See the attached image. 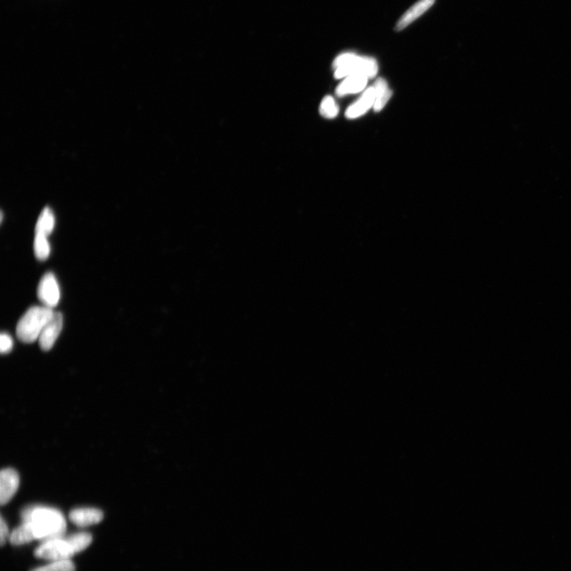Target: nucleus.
I'll use <instances>...</instances> for the list:
<instances>
[{
	"label": "nucleus",
	"instance_id": "f257e3e1",
	"mask_svg": "<svg viewBox=\"0 0 571 571\" xmlns=\"http://www.w3.org/2000/svg\"><path fill=\"white\" fill-rule=\"evenodd\" d=\"M22 519L30 525L37 541L61 537L66 531L67 523L62 512L48 506H30L22 512Z\"/></svg>",
	"mask_w": 571,
	"mask_h": 571
},
{
	"label": "nucleus",
	"instance_id": "f03ea898",
	"mask_svg": "<svg viewBox=\"0 0 571 571\" xmlns=\"http://www.w3.org/2000/svg\"><path fill=\"white\" fill-rule=\"evenodd\" d=\"M54 314L53 309L45 306L30 308L18 322L16 327L18 339L23 343H30L36 341Z\"/></svg>",
	"mask_w": 571,
	"mask_h": 571
},
{
	"label": "nucleus",
	"instance_id": "7ed1b4c3",
	"mask_svg": "<svg viewBox=\"0 0 571 571\" xmlns=\"http://www.w3.org/2000/svg\"><path fill=\"white\" fill-rule=\"evenodd\" d=\"M335 78L341 79L350 76L373 78L378 73V64L372 57H360L346 53L337 57L334 62Z\"/></svg>",
	"mask_w": 571,
	"mask_h": 571
},
{
	"label": "nucleus",
	"instance_id": "20e7f679",
	"mask_svg": "<svg viewBox=\"0 0 571 571\" xmlns=\"http://www.w3.org/2000/svg\"><path fill=\"white\" fill-rule=\"evenodd\" d=\"M77 554L73 543L69 537H58L42 542L35 551L38 559L59 561L70 560Z\"/></svg>",
	"mask_w": 571,
	"mask_h": 571
},
{
	"label": "nucleus",
	"instance_id": "39448f33",
	"mask_svg": "<svg viewBox=\"0 0 571 571\" xmlns=\"http://www.w3.org/2000/svg\"><path fill=\"white\" fill-rule=\"evenodd\" d=\"M37 297L43 306L53 309L59 303L61 291L55 276L52 272L44 275L39 282Z\"/></svg>",
	"mask_w": 571,
	"mask_h": 571
},
{
	"label": "nucleus",
	"instance_id": "423d86ee",
	"mask_svg": "<svg viewBox=\"0 0 571 571\" xmlns=\"http://www.w3.org/2000/svg\"><path fill=\"white\" fill-rule=\"evenodd\" d=\"M63 328V315L60 312H54L53 317L47 324L39 336V346L43 351H49L59 336Z\"/></svg>",
	"mask_w": 571,
	"mask_h": 571
},
{
	"label": "nucleus",
	"instance_id": "0eeeda50",
	"mask_svg": "<svg viewBox=\"0 0 571 571\" xmlns=\"http://www.w3.org/2000/svg\"><path fill=\"white\" fill-rule=\"evenodd\" d=\"M19 486L18 472L12 469H4L0 473V503L8 504L15 496Z\"/></svg>",
	"mask_w": 571,
	"mask_h": 571
},
{
	"label": "nucleus",
	"instance_id": "6e6552de",
	"mask_svg": "<svg viewBox=\"0 0 571 571\" xmlns=\"http://www.w3.org/2000/svg\"><path fill=\"white\" fill-rule=\"evenodd\" d=\"M69 518L77 526L88 527L100 523L103 512L95 508H78L70 512Z\"/></svg>",
	"mask_w": 571,
	"mask_h": 571
},
{
	"label": "nucleus",
	"instance_id": "1a4fd4ad",
	"mask_svg": "<svg viewBox=\"0 0 571 571\" xmlns=\"http://www.w3.org/2000/svg\"><path fill=\"white\" fill-rule=\"evenodd\" d=\"M434 3L435 0H419L400 18L399 22L396 24L395 30L397 31L404 30L408 25L416 20L418 18L432 8Z\"/></svg>",
	"mask_w": 571,
	"mask_h": 571
},
{
	"label": "nucleus",
	"instance_id": "9d476101",
	"mask_svg": "<svg viewBox=\"0 0 571 571\" xmlns=\"http://www.w3.org/2000/svg\"><path fill=\"white\" fill-rule=\"evenodd\" d=\"M375 102V90L374 87L369 88L363 94L359 100L346 110V115L348 119H356L365 114L368 110L374 107Z\"/></svg>",
	"mask_w": 571,
	"mask_h": 571
},
{
	"label": "nucleus",
	"instance_id": "9b49d317",
	"mask_svg": "<svg viewBox=\"0 0 571 571\" xmlns=\"http://www.w3.org/2000/svg\"><path fill=\"white\" fill-rule=\"evenodd\" d=\"M368 78L363 76H350L346 78L336 89L337 95L343 96L362 92L367 86Z\"/></svg>",
	"mask_w": 571,
	"mask_h": 571
},
{
	"label": "nucleus",
	"instance_id": "f8f14e48",
	"mask_svg": "<svg viewBox=\"0 0 571 571\" xmlns=\"http://www.w3.org/2000/svg\"><path fill=\"white\" fill-rule=\"evenodd\" d=\"M374 88L375 90V102L373 108L375 112H379L384 108L387 102L390 100L392 92L388 88L387 81L382 78H379L375 81Z\"/></svg>",
	"mask_w": 571,
	"mask_h": 571
},
{
	"label": "nucleus",
	"instance_id": "ddd939ff",
	"mask_svg": "<svg viewBox=\"0 0 571 571\" xmlns=\"http://www.w3.org/2000/svg\"><path fill=\"white\" fill-rule=\"evenodd\" d=\"M55 226V217L49 207H45L37 219L35 226V235L49 237Z\"/></svg>",
	"mask_w": 571,
	"mask_h": 571
},
{
	"label": "nucleus",
	"instance_id": "4468645a",
	"mask_svg": "<svg viewBox=\"0 0 571 571\" xmlns=\"http://www.w3.org/2000/svg\"><path fill=\"white\" fill-rule=\"evenodd\" d=\"M9 540L11 544L23 545L35 540L33 531L28 523L23 522L20 526L12 531Z\"/></svg>",
	"mask_w": 571,
	"mask_h": 571
},
{
	"label": "nucleus",
	"instance_id": "2eb2a0df",
	"mask_svg": "<svg viewBox=\"0 0 571 571\" xmlns=\"http://www.w3.org/2000/svg\"><path fill=\"white\" fill-rule=\"evenodd\" d=\"M35 257L39 261H45L50 254V245L48 237L42 235H35L34 242Z\"/></svg>",
	"mask_w": 571,
	"mask_h": 571
},
{
	"label": "nucleus",
	"instance_id": "dca6fc26",
	"mask_svg": "<svg viewBox=\"0 0 571 571\" xmlns=\"http://www.w3.org/2000/svg\"><path fill=\"white\" fill-rule=\"evenodd\" d=\"M319 112L324 118L334 119L339 114V108L332 96H326L321 103Z\"/></svg>",
	"mask_w": 571,
	"mask_h": 571
},
{
	"label": "nucleus",
	"instance_id": "f3484780",
	"mask_svg": "<svg viewBox=\"0 0 571 571\" xmlns=\"http://www.w3.org/2000/svg\"><path fill=\"white\" fill-rule=\"evenodd\" d=\"M75 565L71 560L53 561L47 566L37 567L30 571H75Z\"/></svg>",
	"mask_w": 571,
	"mask_h": 571
},
{
	"label": "nucleus",
	"instance_id": "a211bd4d",
	"mask_svg": "<svg viewBox=\"0 0 571 571\" xmlns=\"http://www.w3.org/2000/svg\"><path fill=\"white\" fill-rule=\"evenodd\" d=\"M13 346H14V343L8 334L3 333L0 335V351L2 354L9 353Z\"/></svg>",
	"mask_w": 571,
	"mask_h": 571
},
{
	"label": "nucleus",
	"instance_id": "6ab92c4d",
	"mask_svg": "<svg viewBox=\"0 0 571 571\" xmlns=\"http://www.w3.org/2000/svg\"><path fill=\"white\" fill-rule=\"evenodd\" d=\"M8 537L10 536L8 524H6L2 517L1 521H0V542H1V546H4Z\"/></svg>",
	"mask_w": 571,
	"mask_h": 571
}]
</instances>
